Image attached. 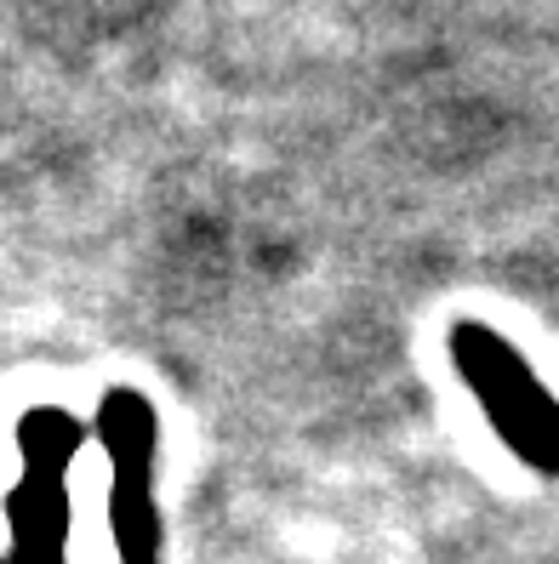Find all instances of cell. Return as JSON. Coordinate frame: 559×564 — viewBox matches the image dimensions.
Here are the masks:
<instances>
[{"mask_svg":"<svg viewBox=\"0 0 559 564\" xmlns=\"http://www.w3.org/2000/svg\"><path fill=\"white\" fill-rule=\"evenodd\" d=\"M469 365H474V382L491 400V411L503 416L508 440L531 462H548V468H553V462H559V405H548L537 393V382L525 377V365L508 359L503 348H491L485 337H474Z\"/></svg>","mask_w":559,"mask_h":564,"instance_id":"obj_1","label":"cell"}]
</instances>
